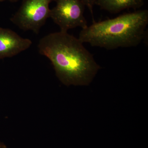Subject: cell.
Masks as SVG:
<instances>
[{"instance_id": "3", "label": "cell", "mask_w": 148, "mask_h": 148, "mask_svg": "<svg viewBox=\"0 0 148 148\" xmlns=\"http://www.w3.org/2000/svg\"><path fill=\"white\" fill-rule=\"evenodd\" d=\"M53 0H23L18 10L10 18L21 30L38 34L50 17L49 4Z\"/></svg>"}, {"instance_id": "9", "label": "cell", "mask_w": 148, "mask_h": 148, "mask_svg": "<svg viewBox=\"0 0 148 148\" xmlns=\"http://www.w3.org/2000/svg\"><path fill=\"white\" fill-rule=\"evenodd\" d=\"M8 1H10L12 2H16L18 1L19 0H8Z\"/></svg>"}, {"instance_id": "1", "label": "cell", "mask_w": 148, "mask_h": 148, "mask_svg": "<svg viewBox=\"0 0 148 148\" xmlns=\"http://www.w3.org/2000/svg\"><path fill=\"white\" fill-rule=\"evenodd\" d=\"M39 52L49 59L56 77L66 86L88 85L101 67L83 43L68 32H54L43 37Z\"/></svg>"}, {"instance_id": "4", "label": "cell", "mask_w": 148, "mask_h": 148, "mask_svg": "<svg viewBox=\"0 0 148 148\" xmlns=\"http://www.w3.org/2000/svg\"><path fill=\"white\" fill-rule=\"evenodd\" d=\"M85 7L79 0H56L49 17L62 32H68L77 27L84 29L88 27L84 16Z\"/></svg>"}, {"instance_id": "10", "label": "cell", "mask_w": 148, "mask_h": 148, "mask_svg": "<svg viewBox=\"0 0 148 148\" xmlns=\"http://www.w3.org/2000/svg\"><path fill=\"white\" fill-rule=\"evenodd\" d=\"M0 1H2V0H0Z\"/></svg>"}, {"instance_id": "5", "label": "cell", "mask_w": 148, "mask_h": 148, "mask_svg": "<svg viewBox=\"0 0 148 148\" xmlns=\"http://www.w3.org/2000/svg\"><path fill=\"white\" fill-rule=\"evenodd\" d=\"M32 44L29 39L22 38L11 29L0 27V59L18 55Z\"/></svg>"}, {"instance_id": "7", "label": "cell", "mask_w": 148, "mask_h": 148, "mask_svg": "<svg viewBox=\"0 0 148 148\" xmlns=\"http://www.w3.org/2000/svg\"><path fill=\"white\" fill-rule=\"evenodd\" d=\"M79 1L84 5L85 6L87 7L88 8L92 15L93 22L95 21L93 20L94 18H93V8L94 5H95L97 0H79Z\"/></svg>"}, {"instance_id": "8", "label": "cell", "mask_w": 148, "mask_h": 148, "mask_svg": "<svg viewBox=\"0 0 148 148\" xmlns=\"http://www.w3.org/2000/svg\"><path fill=\"white\" fill-rule=\"evenodd\" d=\"M0 148H7L6 146L3 142L0 140Z\"/></svg>"}, {"instance_id": "6", "label": "cell", "mask_w": 148, "mask_h": 148, "mask_svg": "<svg viewBox=\"0 0 148 148\" xmlns=\"http://www.w3.org/2000/svg\"><path fill=\"white\" fill-rule=\"evenodd\" d=\"M144 4V0H97L95 3L101 9L114 14L127 9L140 8Z\"/></svg>"}, {"instance_id": "2", "label": "cell", "mask_w": 148, "mask_h": 148, "mask_svg": "<svg viewBox=\"0 0 148 148\" xmlns=\"http://www.w3.org/2000/svg\"><path fill=\"white\" fill-rule=\"evenodd\" d=\"M148 24V10L135 11L115 18L94 21L82 29L78 38L83 43L109 50L134 47L145 39Z\"/></svg>"}]
</instances>
